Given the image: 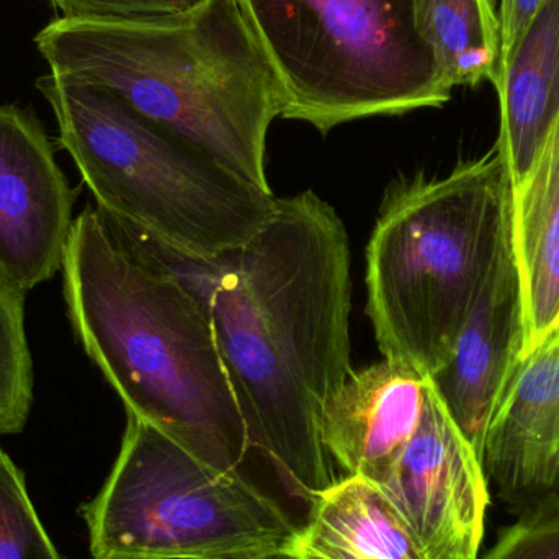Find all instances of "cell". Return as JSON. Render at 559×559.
Wrapping results in <instances>:
<instances>
[{
  "mask_svg": "<svg viewBox=\"0 0 559 559\" xmlns=\"http://www.w3.org/2000/svg\"><path fill=\"white\" fill-rule=\"evenodd\" d=\"M0 559H64L29 499L25 478L0 447Z\"/></svg>",
  "mask_w": 559,
  "mask_h": 559,
  "instance_id": "18",
  "label": "cell"
},
{
  "mask_svg": "<svg viewBox=\"0 0 559 559\" xmlns=\"http://www.w3.org/2000/svg\"><path fill=\"white\" fill-rule=\"evenodd\" d=\"M495 88L501 105L496 144L515 186L531 173L559 120V0H545L502 61Z\"/></svg>",
  "mask_w": 559,
  "mask_h": 559,
  "instance_id": "14",
  "label": "cell"
},
{
  "mask_svg": "<svg viewBox=\"0 0 559 559\" xmlns=\"http://www.w3.org/2000/svg\"><path fill=\"white\" fill-rule=\"evenodd\" d=\"M485 559H559V499L519 515Z\"/></svg>",
  "mask_w": 559,
  "mask_h": 559,
  "instance_id": "19",
  "label": "cell"
},
{
  "mask_svg": "<svg viewBox=\"0 0 559 559\" xmlns=\"http://www.w3.org/2000/svg\"><path fill=\"white\" fill-rule=\"evenodd\" d=\"M550 499H559V486L557 488V491H555L554 495H551ZM547 501H548V499H547Z\"/></svg>",
  "mask_w": 559,
  "mask_h": 559,
  "instance_id": "25",
  "label": "cell"
},
{
  "mask_svg": "<svg viewBox=\"0 0 559 559\" xmlns=\"http://www.w3.org/2000/svg\"><path fill=\"white\" fill-rule=\"evenodd\" d=\"M64 19L121 20L180 13L195 0H51Z\"/></svg>",
  "mask_w": 559,
  "mask_h": 559,
  "instance_id": "20",
  "label": "cell"
},
{
  "mask_svg": "<svg viewBox=\"0 0 559 559\" xmlns=\"http://www.w3.org/2000/svg\"><path fill=\"white\" fill-rule=\"evenodd\" d=\"M509 193L498 144L391 193L367 249V312L386 360L426 378L447 364L508 236Z\"/></svg>",
  "mask_w": 559,
  "mask_h": 559,
  "instance_id": "5",
  "label": "cell"
},
{
  "mask_svg": "<svg viewBox=\"0 0 559 559\" xmlns=\"http://www.w3.org/2000/svg\"><path fill=\"white\" fill-rule=\"evenodd\" d=\"M271 62L282 117L332 128L452 98L413 0H236Z\"/></svg>",
  "mask_w": 559,
  "mask_h": 559,
  "instance_id": "6",
  "label": "cell"
},
{
  "mask_svg": "<svg viewBox=\"0 0 559 559\" xmlns=\"http://www.w3.org/2000/svg\"><path fill=\"white\" fill-rule=\"evenodd\" d=\"M377 486L409 525L424 557L459 538L481 544L488 478L430 380L413 437Z\"/></svg>",
  "mask_w": 559,
  "mask_h": 559,
  "instance_id": "9",
  "label": "cell"
},
{
  "mask_svg": "<svg viewBox=\"0 0 559 559\" xmlns=\"http://www.w3.org/2000/svg\"><path fill=\"white\" fill-rule=\"evenodd\" d=\"M544 3L545 0H501L499 20H501L502 61L514 51Z\"/></svg>",
  "mask_w": 559,
  "mask_h": 559,
  "instance_id": "21",
  "label": "cell"
},
{
  "mask_svg": "<svg viewBox=\"0 0 559 559\" xmlns=\"http://www.w3.org/2000/svg\"><path fill=\"white\" fill-rule=\"evenodd\" d=\"M413 19L450 87L498 84L502 41L496 0H413Z\"/></svg>",
  "mask_w": 559,
  "mask_h": 559,
  "instance_id": "16",
  "label": "cell"
},
{
  "mask_svg": "<svg viewBox=\"0 0 559 559\" xmlns=\"http://www.w3.org/2000/svg\"><path fill=\"white\" fill-rule=\"evenodd\" d=\"M25 295L0 275V436L25 429L33 370L25 332Z\"/></svg>",
  "mask_w": 559,
  "mask_h": 559,
  "instance_id": "17",
  "label": "cell"
},
{
  "mask_svg": "<svg viewBox=\"0 0 559 559\" xmlns=\"http://www.w3.org/2000/svg\"><path fill=\"white\" fill-rule=\"evenodd\" d=\"M429 378L384 358L352 371L325 404L322 443L347 476L380 485L413 437Z\"/></svg>",
  "mask_w": 559,
  "mask_h": 559,
  "instance_id": "12",
  "label": "cell"
},
{
  "mask_svg": "<svg viewBox=\"0 0 559 559\" xmlns=\"http://www.w3.org/2000/svg\"><path fill=\"white\" fill-rule=\"evenodd\" d=\"M35 45L58 78L98 85L265 192L282 92L236 0L170 15L52 20Z\"/></svg>",
  "mask_w": 559,
  "mask_h": 559,
  "instance_id": "3",
  "label": "cell"
},
{
  "mask_svg": "<svg viewBox=\"0 0 559 559\" xmlns=\"http://www.w3.org/2000/svg\"><path fill=\"white\" fill-rule=\"evenodd\" d=\"M298 544L325 559H426L396 506L361 476L337 479L311 502Z\"/></svg>",
  "mask_w": 559,
  "mask_h": 559,
  "instance_id": "15",
  "label": "cell"
},
{
  "mask_svg": "<svg viewBox=\"0 0 559 559\" xmlns=\"http://www.w3.org/2000/svg\"><path fill=\"white\" fill-rule=\"evenodd\" d=\"M61 271L75 337L127 413L213 469L248 475L261 456L195 293L91 206Z\"/></svg>",
  "mask_w": 559,
  "mask_h": 559,
  "instance_id": "2",
  "label": "cell"
},
{
  "mask_svg": "<svg viewBox=\"0 0 559 559\" xmlns=\"http://www.w3.org/2000/svg\"><path fill=\"white\" fill-rule=\"evenodd\" d=\"M115 226L205 306L255 452L311 504L337 481L322 413L354 371L350 246L335 210L311 190L278 199L251 241L209 262Z\"/></svg>",
  "mask_w": 559,
  "mask_h": 559,
  "instance_id": "1",
  "label": "cell"
},
{
  "mask_svg": "<svg viewBox=\"0 0 559 559\" xmlns=\"http://www.w3.org/2000/svg\"><path fill=\"white\" fill-rule=\"evenodd\" d=\"M295 550L298 551L299 557L302 559H325L316 555L314 551L308 550L306 547H301V545H296Z\"/></svg>",
  "mask_w": 559,
  "mask_h": 559,
  "instance_id": "24",
  "label": "cell"
},
{
  "mask_svg": "<svg viewBox=\"0 0 559 559\" xmlns=\"http://www.w3.org/2000/svg\"><path fill=\"white\" fill-rule=\"evenodd\" d=\"M74 199L35 115L0 105V275L23 293L61 271Z\"/></svg>",
  "mask_w": 559,
  "mask_h": 559,
  "instance_id": "8",
  "label": "cell"
},
{
  "mask_svg": "<svg viewBox=\"0 0 559 559\" xmlns=\"http://www.w3.org/2000/svg\"><path fill=\"white\" fill-rule=\"evenodd\" d=\"M521 341V289L509 231L452 355L429 377L447 413L481 462L486 433L518 364Z\"/></svg>",
  "mask_w": 559,
  "mask_h": 559,
  "instance_id": "11",
  "label": "cell"
},
{
  "mask_svg": "<svg viewBox=\"0 0 559 559\" xmlns=\"http://www.w3.org/2000/svg\"><path fill=\"white\" fill-rule=\"evenodd\" d=\"M483 468L489 488L524 514L559 486V329L519 358L492 414Z\"/></svg>",
  "mask_w": 559,
  "mask_h": 559,
  "instance_id": "10",
  "label": "cell"
},
{
  "mask_svg": "<svg viewBox=\"0 0 559 559\" xmlns=\"http://www.w3.org/2000/svg\"><path fill=\"white\" fill-rule=\"evenodd\" d=\"M248 559H302L299 557L298 551L295 548H289V550H277V551H269V554L258 555V557H252Z\"/></svg>",
  "mask_w": 559,
  "mask_h": 559,
  "instance_id": "23",
  "label": "cell"
},
{
  "mask_svg": "<svg viewBox=\"0 0 559 559\" xmlns=\"http://www.w3.org/2000/svg\"><path fill=\"white\" fill-rule=\"evenodd\" d=\"M509 231L521 289L522 358L559 329V120L531 173L511 186Z\"/></svg>",
  "mask_w": 559,
  "mask_h": 559,
  "instance_id": "13",
  "label": "cell"
},
{
  "mask_svg": "<svg viewBox=\"0 0 559 559\" xmlns=\"http://www.w3.org/2000/svg\"><path fill=\"white\" fill-rule=\"evenodd\" d=\"M479 547L481 544L472 538H459L429 551L426 559H478Z\"/></svg>",
  "mask_w": 559,
  "mask_h": 559,
  "instance_id": "22",
  "label": "cell"
},
{
  "mask_svg": "<svg viewBox=\"0 0 559 559\" xmlns=\"http://www.w3.org/2000/svg\"><path fill=\"white\" fill-rule=\"evenodd\" d=\"M82 518L92 559H248L295 548L301 528L251 476L213 469L130 413Z\"/></svg>",
  "mask_w": 559,
  "mask_h": 559,
  "instance_id": "7",
  "label": "cell"
},
{
  "mask_svg": "<svg viewBox=\"0 0 559 559\" xmlns=\"http://www.w3.org/2000/svg\"><path fill=\"white\" fill-rule=\"evenodd\" d=\"M59 144L97 209L170 251L215 261L251 241L277 200L98 85L43 75Z\"/></svg>",
  "mask_w": 559,
  "mask_h": 559,
  "instance_id": "4",
  "label": "cell"
}]
</instances>
